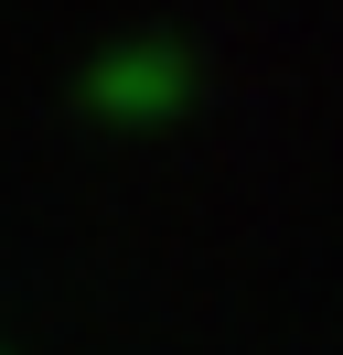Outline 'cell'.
I'll list each match as a JSON object with an SVG mask.
<instances>
[{"mask_svg":"<svg viewBox=\"0 0 343 355\" xmlns=\"http://www.w3.org/2000/svg\"><path fill=\"white\" fill-rule=\"evenodd\" d=\"M183 97H193V65H183V44H161V33L107 44L97 65L75 76V108H86V119H107V130H161Z\"/></svg>","mask_w":343,"mask_h":355,"instance_id":"cell-1","label":"cell"}]
</instances>
